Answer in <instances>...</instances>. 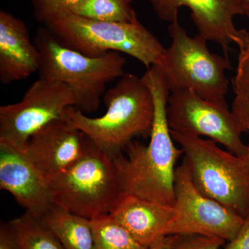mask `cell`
Returning <instances> with one entry per match:
<instances>
[{"label":"cell","instance_id":"6","mask_svg":"<svg viewBox=\"0 0 249 249\" xmlns=\"http://www.w3.org/2000/svg\"><path fill=\"white\" fill-rule=\"evenodd\" d=\"M48 183L54 204L89 219L110 213L124 193L115 157L86 136L83 156Z\"/></svg>","mask_w":249,"mask_h":249},{"label":"cell","instance_id":"7","mask_svg":"<svg viewBox=\"0 0 249 249\" xmlns=\"http://www.w3.org/2000/svg\"><path fill=\"white\" fill-rule=\"evenodd\" d=\"M44 26L68 48L91 57L109 52L126 54L147 69L157 63L165 49L138 19L131 22H101L68 12Z\"/></svg>","mask_w":249,"mask_h":249},{"label":"cell","instance_id":"19","mask_svg":"<svg viewBox=\"0 0 249 249\" xmlns=\"http://www.w3.org/2000/svg\"><path fill=\"white\" fill-rule=\"evenodd\" d=\"M94 249H145L109 214L91 219Z\"/></svg>","mask_w":249,"mask_h":249},{"label":"cell","instance_id":"1","mask_svg":"<svg viewBox=\"0 0 249 249\" xmlns=\"http://www.w3.org/2000/svg\"><path fill=\"white\" fill-rule=\"evenodd\" d=\"M142 78L153 98L155 114L147 145L132 141L124 147L125 155L116 156L124 193L173 206L177 162L183 155L175 145L167 117L170 92L156 67L147 69Z\"/></svg>","mask_w":249,"mask_h":249},{"label":"cell","instance_id":"3","mask_svg":"<svg viewBox=\"0 0 249 249\" xmlns=\"http://www.w3.org/2000/svg\"><path fill=\"white\" fill-rule=\"evenodd\" d=\"M34 42L40 53V78L67 85L74 95V107L85 114L98 110L108 83L125 73L121 53L85 55L62 45L45 26L37 29Z\"/></svg>","mask_w":249,"mask_h":249},{"label":"cell","instance_id":"25","mask_svg":"<svg viewBox=\"0 0 249 249\" xmlns=\"http://www.w3.org/2000/svg\"><path fill=\"white\" fill-rule=\"evenodd\" d=\"M179 235H168L157 240L145 249H174Z\"/></svg>","mask_w":249,"mask_h":249},{"label":"cell","instance_id":"18","mask_svg":"<svg viewBox=\"0 0 249 249\" xmlns=\"http://www.w3.org/2000/svg\"><path fill=\"white\" fill-rule=\"evenodd\" d=\"M237 47L239 55L232 79L234 98L231 109L244 133L249 135V36Z\"/></svg>","mask_w":249,"mask_h":249},{"label":"cell","instance_id":"12","mask_svg":"<svg viewBox=\"0 0 249 249\" xmlns=\"http://www.w3.org/2000/svg\"><path fill=\"white\" fill-rule=\"evenodd\" d=\"M85 136L64 114L29 139L25 155L47 182L65 173L83 155Z\"/></svg>","mask_w":249,"mask_h":249},{"label":"cell","instance_id":"21","mask_svg":"<svg viewBox=\"0 0 249 249\" xmlns=\"http://www.w3.org/2000/svg\"><path fill=\"white\" fill-rule=\"evenodd\" d=\"M84 0H30L34 17L44 25L72 10Z\"/></svg>","mask_w":249,"mask_h":249},{"label":"cell","instance_id":"20","mask_svg":"<svg viewBox=\"0 0 249 249\" xmlns=\"http://www.w3.org/2000/svg\"><path fill=\"white\" fill-rule=\"evenodd\" d=\"M71 13L101 22H131L138 19L127 0H84Z\"/></svg>","mask_w":249,"mask_h":249},{"label":"cell","instance_id":"8","mask_svg":"<svg viewBox=\"0 0 249 249\" xmlns=\"http://www.w3.org/2000/svg\"><path fill=\"white\" fill-rule=\"evenodd\" d=\"M173 207L167 236L196 235L231 241L245 222V218L198 190L184 159L175 171Z\"/></svg>","mask_w":249,"mask_h":249},{"label":"cell","instance_id":"2","mask_svg":"<svg viewBox=\"0 0 249 249\" xmlns=\"http://www.w3.org/2000/svg\"><path fill=\"white\" fill-rule=\"evenodd\" d=\"M107 111L92 118L74 107L65 115L73 127L100 149L116 157L137 136L150 135L155 107L148 85L142 77L124 73L103 95Z\"/></svg>","mask_w":249,"mask_h":249},{"label":"cell","instance_id":"17","mask_svg":"<svg viewBox=\"0 0 249 249\" xmlns=\"http://www.w3.org/2000/svg\"><path fill=\"white\" fill-rule=\"evenodd\" d=\"M18 249H66L40 220L26 212L9 222Z\"/></svg>","mask_w":249,"mask_h":249},{"label":"cell","instance_id":"16","mask_svg":"<svg viewBox=\"0 0 249 249\" xmlns=\"http://www.w3.org/2000/svg\"><path fill=\"white\" fill-rule=\"evenodd\" d=\"M66 249H94L91 219L53 204L39 219Z\"/></svg>","mask_w":249,"mask_h":249},{"label":"cell","instance_id":"24","mask_svg":"<svg viewBox=\"0 0 249 249\" xmlns=\"http://www.w3.org/2000/svg\"><path fill=\"white\" fill-rule=\"evenodd\" d=\"M0 249H18L16 236L9 222L0 224Z\"/></svg>","mask_w":249,"mask_h":249},{"label":"cell","instance_id":"9","mask_svg":"<svg viewBox=\"0 0 249 249\" xmlns=\"http://www.w3.org/2000/svg\"><path fill=\"white\" fill-rule=\"evenodd\" d=\"M75 105L73 91L65 83L39 78L20 101L0 107V143L25 152L36 132Z\"/></svg>","mask_w":249,"mask_h":249},{"label":"cell","instance_id":"14","mask_svg":"<svg viewBox=\"0 0 249 249\" xmlns=\"http://www.w3.org/2000/svg\"><path fill=\"white\" fill-rule=\"evenodd\" d=\"M38 49L29 36L25 23L0 11V80L8 85L29 78L39 71Z\"/></svg>","mask_w":249,"mask_h":249},{"label":"cell","instance_id":"4","mask_svg":"<svg viewBox=\"0 0 249 249\" xmlns=\"http://www.w3.org/2000/svg\"><path fill=\"white\" fill-rule=\"evenodd\" d=\"M171 45L154 66L170 93L192 90L207 101L227 103L229 81L226 71L231 68L229 57L213 53L204 37H191L178 23H170Z\"/></svg>","mask_w":249,"mask_h":249},{"label":"cell","instance_id":"10","mask_svg":"<svg viewBox=\"0 0 249 249\" xmlns=\"http://www.w3.org/2000/svg\"><path fill=\"white\" fill-rule=\"evenodd\" d=\"M167 117L174 132L206 137L235 155L248 150L242 139L243 130L228 103L207 101L192 90L175 91L168 97Z\"/></svg>","mask_w":249,"mask_h":249},{"label":"cell","instance_id":"26","mask_svg":"<svg viewBox=\"0 0 249 249\" xmlns=\"http://www.w3.org/2000/svg\"><path fill=\"white\" fill-rule=\"evenodd\" d=\"M127 1H128V2L131 3L132 1H133V0H127Z\"/></svg>","mask_w":249,"mask_h":249},{"label":"cell","instance_id":"5","mask_svg":"<svg viewBox=\"0 0 249 249\" xmlns=\"http://www.w3.org/2000/svg\"><path fill=\"white\" fill-rule=\"evenodd\" d=\"M171 134L198 190L241 217L249 215V142L246 153L235 155L211 139Z\"/></svg>","mask_w":249,"mask_h":249},{"label":"cell","instance_id":"15","mask_svg":"<svg viewBox=\"0 0 249 249\" xmlns=\"http://www.w3.org/2000/svg\"><path fill=\"white\" fill-rule=\"evenodd\" d=\"M173 206L123 193L110 212L140 245L148 247L167 236Z\"/></svg>","mask_w":249,"mask_h":249},{"label":"cell","instance_id":"23","mask_svg":"<svg viewBox=\"0 0 249 249\" xmlns=\"http://www.w3.org/2000/svg\"><path fill=\"white\" fill-rule=\"evenodd\" d=\"M223 249H249V214L245 218L238 234Z\"/></svg>","mask_w":249,"mask_h":249},{"label":"cell","instance_id":"11","mask_svg":"<svg viewBox=\"0 0 249 249\" xmlns=\"http://www.w3.org/2000/svg\"><path fill=\"white\" fill-rule=\"evenodd\" d=\"M158 18L167 22L178 18L179 8L186 6L198 34L205 40L222 47L225 56L231 43L240 45L249 32L237 29L233 23L236 16L249 18V0H149Z\"/></svg>","mask_w":249,"mask_h":249},{"label":"cell","instance_id":"13","mask_svg":"<svg viewBox=\"0 0 249 249\" xmlns=\"http://www.w3.org/2000/svg\"><path fill=\"white\" fill-rule=\"evenodd\" d=\"M0 188L37 219L54 204L48 182L25 153L4 143H0Z\"/></svg>","mask_w":249,"mask_h":249},{"label":"cell","instance_id":"22","mask_svg":"<svg viewBox=\"0 0 249 249\" xmlns=\"http://www.w3.org/2000/svg\"><path fill=\"white\" fill-rule=\"evenodd\" d=\"M225 241L202 235H179L174 249H219Z\"/></svg>","mask_w":249,"mask_h":249}]
</instances>
